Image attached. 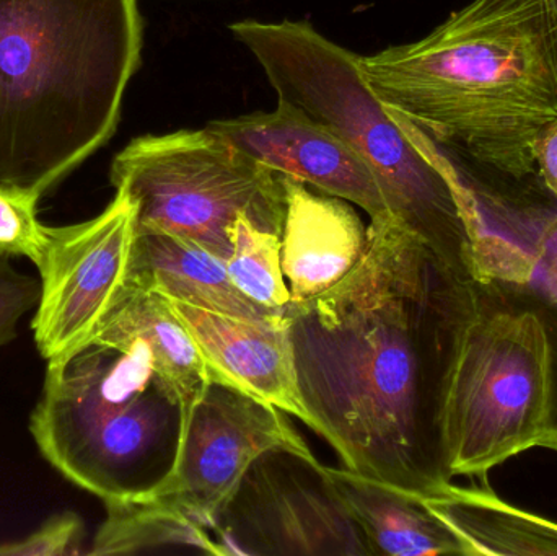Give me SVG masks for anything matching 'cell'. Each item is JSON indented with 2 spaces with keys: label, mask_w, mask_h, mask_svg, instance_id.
Segmentation results:
<instances>
[{
  "label": "cell",
  "mask_w": 557,
  "mask_h": 556,
  "mask_svg": "<svg viewBox=\"0 0 557 556\" xmlns=\"http://www.w3.org/2000/svg\"><path fill=\"white\" fill-rule=\"evenodd\" d=\"M85 524L77 512L51 516L22 541L0 545V556H64L81 554Z\"/></svg>",
  "instance_id": "7402d4cb"
},
{
  "label": "cell",
  "mask_w": 557,
  "mask_h": 556,
  "mask_svg": "<svg viewBox=\"0 0 557 556\" xmlns=\"http://www.w3.org/2000/svg\"><path fill=\"white\" fill-rule=\"evenodd\" d=\"M107 518L88 555H134L162 548H186L222 556L211 531L183 512L152 498L104 503Z\"/></svg>",
  "instance_id": "d6986e66"
},
{
  "label": "cell",
  "mask_w": 557,
  "mask_h": 556,
  "mask_svg": "<svg viewBox=\"0 0 557 556\" xmlns=\"http://www.w3.org/2000/svg\"><path fill=\"white\" fill-rule=\"evenodd\" d=\"M388 113L421 131L468 180L516 188L557 121V25L548 0H471L428 36L359 55Z\"/></svg>",
  "instance_id": "7a4b0ae2"
},
{
  "label": "cell",
  "mask_w": 557,
  "mask_h": 556,
  "mask_svg": "<svg viewBox=\"0 0 557 556\" xmlns=\"http://www.w3.org/2000/svg\"><path fill=\"white\" fill-rule=\"evenodd\" d=\"M127 281L224 316L260 322L285 320V313L267 309L238 291L224 261L163 232L136 231Z\"/></svg>",
  "instance_id": "9a60e30c"
},
{
  "label": "cell",
  "mask_w": 557,
  "mask_h": 556,
  "mask_svg": "<svg viewBox=\"0 0 557 556\" xmlns=\"http://www.w3.org/2000/svg\"><path fill=\"white\" fill-rule=\"evenodd\" d=\"M274 447L311 453L284 411L212 381L186 417L175 469L146 498L189 516L212 532L219 511L251 464Z\"/></svg>",
  "instance_id": "30bf717a"
},
{
  "label": "cell",
  "mask_w": 557,
  "mask_h": 556,
  "mask_svg": "<svg viewBox=\"0 0 557 556\" xmlns=\"http://www.w3.org/2000/svg\"><path fill=\"white\" fill-rule=\"evenodd\" d=\"M284 182L282 273L292 302H301L339 283L359 263L369 244V227L346 199L317 195L290 176L284 175Z\"/></svg>",
  "instance_id": "5bb4252c"
},
{
  "label": "cell",
  "mask_w": 557,
  "mask_h": 556,
  "mask_svg": "<svg viewBox=\"0 0 557 556\" xmlns=\"http://www.w3.org/2000/svg\"><path fill=\"white\" fill-rule=\"evenodd\" d=\"M354 521L362 529L370 555H467V545L419 496L386 483L326 467Z\"/></svg>",
  "instance_id": "e0dca14e"
},
{
  "label": "cell",
  "mask_w": 557,
  "mask_h": 556,
  "mask_svg": "<svg viewBox=\"0 0 557 556\" xmlns=\"http://www.w3.org/2000/svg\"><path fill=\"white\" fill-rule=\"evenodd\" d=\"M134 237L136 206L124 191L88 221L48 225L32 320L46 365H64L95 342L126 286Z\"/></svg>",
  "instance_id": "9c48e42d"
},
{
  "label": "cell",
  "mask_w": 557,
  "mask_h": 556,
  "mask_svg": "<svg viewBox=\"0 0 557 556\" xmlns=\"http://www.w3.org/2000/svg\"><path fill=\"white\" fill-rule=\"evenodd\" d=\"M536 176L557 201V121L549 124L533 144Z\"/></svg>",
  "instance_id": "cb8c5ba5"
},
{
  "label": "cell",
  "mask_w": 557,
  "mask_h": 556,
  "mask_svg": "<svg viewBox=\"0 0 557 556\" xmlns=\"http://www.w3.org/2000/svg\"><path fill=\"white\" fill-rule=\"evenodd\" d=\"M455 280L392 215L339 283L285 310L308 428L350 472L419 498L451 483L437 392Z\"/></svg>",
  "instance_id": "6da1fadb"
},
{
  "label": "cell",
  "mask_w": 557,
  "mask_h": 556,
  "mask_svg": "<svg viewBox=\"0 0 557 556\" xmlns=\"http://www.w3.org/2000/svg\"><path fill=\"white\" fill-rule=\"evenodd\" d=\"M222 556H370L366 535L313 454H261L215 518Z\"/></svg>",
  "instance_id": "ba28073f"
},
{
  "label": "cell",
  "mask_w": 557,
  "mask_h": 556,
  "mask_svg": "<svg viewBox=\"0 0 557 556\" xmlns=\"http://www.w3.org/2000/svg\"><path fill=\"white\" fill-rule=\"evenodd\" d=\"M137 0H0V182L46 195L116 131Z\"/></svg>",
  "instance_id": "3957f363"
},
{
  "label": "cell",
  "mask_w": 557,
  "mask_h": 556,
  "mask_svg": "<svg viewBox=\"0 0 557 556\" xmlns=\"http://www.w3.org/2000/svg\"><path fill=\"white\" fill-rule=\"evenodd\" d=\"M39 281L16 270L10 257L0 255V348L16 338L20 320L35 310Z\"/></svg>",
  "instance_id": "603a6c76"
},
{
  "label": "cell",
  "mask_w": 557,
  "mask_h": 556,
  "mask_svg": "<svg viewBox=\"0 0 557 556\" xmlns=\"http://www.w3.org/2000/svg\"><path fill=\"white\" fill-rule=\"evenodd\" d=\"M478 202L473 280L535 313L549 353V411L542 447L557 453V206L520 188L470 185Z\"/></svg>",
  "instance_id": "8fae6325"
},
{
  "label": "cell",
  "mask_w": 557,
  "mask_h": 556,
  "mask_svg": "<svg viewBox=\"0 0 557 556\" xmlns=\"http://www.w3.org/2000/svg\"><path fill=\"white\" fill-rule=\"evenodd\" d=\"M110 182L136 206L137 232L173 235L224 263L240 215L282 237L284 175L208 127L136 137L114 157Z\"/></svg>",
  "instance_id": "52a82bcc"
},
{
  "label": "cell",
  "mask_w": 557,
  "mask_h": 556,
  "mask_svg": "<svg viewBox=\"0 0 557 556\" xmlns=\"http://www.w3.org/2000/svg\"><path fill=\"white\" fill-rule=\"evenodd\" d=\"M473 555H557V524L503 502L490 486L454 483L421 498Z\"/></svg>",
  "instance_id": "ac0fdd59"
},
{
  "label": "cell",
  "mask_w": 557,
  "mask_h": 556,
  "mask_svg": "<svg viewBox=\"0 0 557 556\" xmlns=\"http://www.w3.org/2000/svg\"><path fill=\"white\" fill-rule=\"evenodd\" d=\"M549 353L535 313L476 280H455L437 392V436L450 479L483 477L542 447Z\"/></svg>",
  "instance_id": "8992f818"
},
{
  "label": "cell",
  "mask_w": 557,
  "mask_h": 556,
  "mask_svg": "<svg viewBox=\"0 0 557 556\" xmlns=\"http://www.w3.org/2000/svg\"><path fill=\"white\" fill-rule=\"evenodd\" d=\"M231 32L260 62L278 104L341 137L372 170L392 214L454 276L473 280V189L431 139L385 110L359 55L308 22L244 20Z\"/></svg>",
  "instance_id": "277c9868"
},
{
  "label": "cell",
  "mask_w": 557,
  "mask_h": 556,
  "mask_svg": "<svg viewBox=\"0 0 557 556\" xmlns=\"http://www.w3.org/2000/svg\"><path fill=\"white\" fill-rule=\"evenodd\" d=\"M549 7H552L553 15H555L556 25H557V0H548Z\"/></svg>",
  "instance_id": "d4e9b609"
},
{
  "label": "cell",
  "mask_w": 557,
  "mask_h": 556,
  "mask_svg": "<svg viewBox=\"0 0 557 556\" xmlns=\"http://www.w3.org/2000/svg\"><path fill=\"white\" fill-rule=\"evenodd\" d=\"M208 366L211 381L231 385L304 421L287 322H260L170 299Z\"/></svg>",
  "instance_id": "4fadbf2b"
},
{
  "label": "cell",
  "mask_w": 557,
  "mask_h": 556,
  "mask_svg": "<svg viewBox=\"0 0 557 556\" xmlns=\"http://www.w3.org/2000/svg\"><path fill=\"white\" fill-rule=\"evenodd\" d=\"M232 255L225 261L228 276L248 299L285 313L292 297L282 273V237L258 227L248 215L235 219L228 231Z\"/></svg>",
  "instance_id": "ffe728a7"
},
{
  "label": "cell",
  "mask_w": 557,
  "mask_h": 556,
  "mask_svg": "<svg viewBox=\"0 0 557 556\" xmlns=\"http://www.w3.org/2000/svg\"><path fill=\"white\" fill-rule=\"evenodd\" d=\"M206 127L282 175L359 206L372 221L393 215L369 165L341 137L294 108L277 104L270 113L211 121Z\"/></svg>",
  "instance_id": "7c38bea8"
},
{
  "label": "cell",
  "mask_w": 557,
  "mask_h": 556,
  "mask_svg": "<svg viewBox=\"0 0 557 556\" xmlns=\"http://www.w3.org/2000/svg\"><path fill=\"white\" fill-rule=\"evenodd\" d=\"M42 195L0 182V255L28 258L38 267L48 245V225L38 219Z\"/></svg>",
  "instance_id": "44dd1931"
},
{
  "label": "cell",
  "mask_w": 557,
  "mask_h": 556,
  "mask_svg": "<svg viewBox=\"0 0 557 556\" xmlns=\"http://www.w3.org/2000/svg\"><path fill=\"white\" fill-rule=\"evenodd\" d=\"M123 339L143 343L157 374L182 405L186 420L212 381L205 358L173 312L169 297L127 281L94 343L113 345Z\"/></svg>",
  "instance_id": "2e32d148"
},
{
  "label": "cell",
  "mask_w": 557,
  "mask_h": 556,
  "mask_svg": "<svg viewBox=\"0 0 557 556\" xmlns=\"http://www.w3.org/2000/svg\"><path fill=\"white\" fill-rule=\"evenodd\" d=\"M182 405L139 339L94 345L46 365L28 430L42 459L101 502L146 498L175 469Z\"/></svg>",
  "instance_id": "5b68a950"
}]
</instances>
